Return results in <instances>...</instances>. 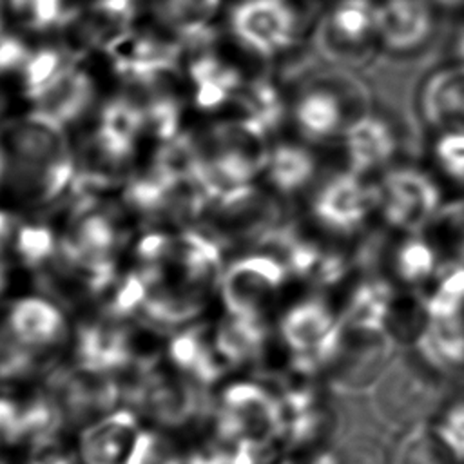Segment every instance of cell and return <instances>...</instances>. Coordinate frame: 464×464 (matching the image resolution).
<instances>
[{"label": "cell", "instance_id": "6da1fadb", "mask_svg": "<svg viewBox=\"0 0 464 464\" xmlns=\"http://www.w3.org/2000/svg\"><path fill=\"white\" fill-rule=\"evenodd\" d=\"M0 187L27 207H47L74 192L78 161L65 127L31 111L0 125Z\"/></svg>", "mask_w": 464, "mask_h": 464}, {"label": "cell", "instance_id": "7a4b0ae2", "mask_svg": "<svg viewBox=\"0 0 464 464\" xmlns=\"http://www.w3.org/2000/svg\"><path fill=\"white\" fill-rule=\"evenodd\" d=\"M283 430L281 404L261 386L237 382L221 395L219 437L228 444H270Z\"/></svg>", "mask_w": 464, "mask_h": 464}, {"label": "cell", "instance_id": "3957f363", "mask_svg": "<svg viewBox=\"0 0 464 464\" xmlns=\"http://www.w3.org/2000/svg\"><path fill=\"white\" fill-rule=\"evenodd\" d=\"M228 22L234 40L259 58L285 51L297 31V16L288 0H239Z\"/></svg>", "mask_w": 464, "mask_h": 464}, {"label": "cell", "instance_id": "277c9868", "mask_svg": "<svg viewBox=\"0 0 464 464\" xmlns=\"http://www.w3.org/2000/svg\"><path fill=\"white\" fill-rule=\"evenodd\" d=\"M286 272V265L274 254H248L236 259L219 277V292L228 314L259 317Z\"/></svg>", "mask_w": 464, "mask_h": 464}, {"label": "cell", "instance_id": "5b68a950", "mask_svg": "<svg viewBox=\"0 0 464 464\" xmlns=\"http://www.w3.org/2000/svg\"><path fill=\"white\" fill-rule=\"evenodd\" d=\"M384 219L406 230L431 223L440 208V192L431 178L415 169H395L377 187Z\"/></svg>", "mask_w": 464, "mask_h": 464}, {"label": "cell", "instance_id": "8992f818", "mask_svg": "<svg viewBox=\"0 0 464 464\" xmlns=\"http://www.w3.org/2000/svg\"><path fill=\"white\" fill-rule=\"evenodd\" d=\"M377 203V188L350 170L334 176L319 188L312 201V214L328 230L350 232L368 218Z\"/></svg>", "mask_w": 464, "mask_h": 464}, {"label": "cell", "instance_id": "52a82bcc", "mask_svg": "<svg viewBox=\"0 0 464 464\" xmlns=\"http://www.w3.org/2000/svg\"><path fill=\"white\" fill-rule=\"evenodd\" d=\"M437 399V386L417 366L397 362L377 390V408L395 424H413L426 415Z\"/></svg>", "mask_w": 464, "mask_h": 464}, {"label": "cell", "instance_id": "ba28073f", "mask_svg": "<svg viewBox=\"0 0 464 464\" xmlns=\"http://www.w3.org/2000/svg\"><path fill=\"white\" fill-rule=\"evenodd\" d=\"M132 401L167 426L185 424L199 408V397L187 381L170 373H161L154 364L143 370L132 393Z\"/></svg>", "mask_w": 464, "mask_h": 464}, {"label": "cell", "instance_id": "9c48e42d", "mask_svg": "<svg viewBox=\"0 0 464 464\" xmlns=\"http://www.w3.org/2000/svg\"><path fill=\"white\" fill-rule=\"evenodd\" d=\"M141 431L136 417L127 410L98 419L80 435L83 464H130Z\"/></svg>", "mask_w": 464, "mask_h": 464}, {"label": "cell", "instance_id": "30bf717a", "mask_svg": "<svg viewBox=\"0 0 464 464\" xmlns=\"http://www.w3.org/2000/svg\"><path fill=\"white\" fill-rule=\"evenodd\" d=\"M377 36V4L372 0H339L323 22L319 45L332 56H348Z\"/></svg>", "mask_w": 464, "mask_h": 464}, {"label": "cell", "instance_id": "8fae6325", "mask_svg": "<svg viewBox=\"0 0 464 464\" xmlns=\"http://www.w3.org/2000/svg\"><path fill=\"white\" fill-rule=\"evenodd\" d=\"M96 98L94 80L87 71L69 63L34 100L36 112L67 127L80 120Z\"/></svg>", "mask_w": 464, "mask_h": 464}, {"label": "cell", "instance_id": "7c38bea8", "mask_svg": "<svg viewBox=\"0 0 464 464\" xmlns=\"http://www.w3.org/2000/svg\"><path fill=\"white\" fill-rule=\"evenodd\" d=\"M346 98L330 85H310L294 105V120L301 134L314 141H324L350 125Z\"/></svg>", "mask_w": 464, "mask_h": 464}, {"label": "cell", "instance_id": "4fadbf2b", "mask_svg": "<svg viewBox=\"0 0 464 464\" xmlns=\"http://www.w3.org/2000/svg\"><path fill=\"white\" fill-rule=\"evenodd\" d=\"M430 31L431 11L424 0H382L377 4V36L388 49H415Z\"/></svg>", "mask_w": 464, "mask_h": 464}, {"label": "cell", "instance_id": "5bb4252c", "mask_svg": "<svg viewBox=\"0 0 464 464\" xmlns=\"http://www.w3.org/2000/svg\"><path fill=\"white\" fill-rule=\"evenodd\" d=\"M424 118L442 132H464V63L435 72L424 85Z\"/></svg>", "mask_w": 464, "mask_h": 464}, {"label": "cell", "instance_id": "9a60e30c", "mask_svg": "<svg viewBox=\"0 0 464 464\" xmlns=\"http://www.w3.org/2000/svg\"><path fill=\"white\" fill-rule=\"evenodd\" d=\"M7 321L13 337L29 350L56 344L65 330L60 308L44 297L18 299L11 306Z\"/></svg>", "mask_w": 464, "mask_h": 464}, {"label": "cell", "instance_id": "2e32d148", "mask_svg": "<svg viewBox=\"0 0 464 464\" xmlns=\"http://www.w3.org/2000/svg\"><path fill=\"white\" fill-rule=\"evenodd\" d=\"M344 149L350 170L362 174L382 167L395 150V136L388 123L361 116L344 129Z\"/></svg>", "mask_w": 464, "mask_h": 464}, {"label": "cell", "instance_id": "e0dca14e", "mask_svg": "<svg viewBox=\"0 0 464 464\" xmlns=\"http://www.w3.org/2000/svg\"><path fill=\"white\" fill-rule=\"evenodd\" d=\"M281 334L286 344L297 352L303 361H312L314 353L323 355L330 344V317L315 303H304L292 308L283 323Z\"/></svg>", "mask_w": 464, "mask_h": 464}, {"label": "cell", "instance_id": "ac0fdd59", "mask_svg": "<svg viewBox=\"0 0 464 464\" xmlns=\"http://www.w3.org/2000/svg\"><path fill=\"white\" fill-rule=\"evenodd\" d=\"M268 181L283 194H292L301 190L315 172L314 156L292 143H281L268 152L265 165Z\"/></svg>", "mask_w": 464, "mask_h": 464}, {"label": "cell", "instance_id": "d6986e66", "mask_svg": "<svg viewBox=\"0 0 464 464\" xmlns=\"http://www.w3.org/2000/svg\"><path fill=\"white\" fill-rule=\"evenodd\" d=\"M216 339L223 355L234 364L259 355L265 344V330L259 317L232 315L216 326Z\"/></svg>", "mask_w": 464, "mask_h": 464}, {"label": "cell", "instance_id": "ffe728a7", "mask_svg": "<svg viewBox=\"0 0 464 464\" xmlns=\"http://www.w3.org/2000/svg\"><path fill=\"white\" fill-rule=\"evenodd\" d=\"M71 62L53 47L31 51L25 65L22 67L24 94L33 102Z\"/></svg>", "mask_w": 464, "mask_h": 464}, {"label": "cell", "instance_id": "44dd1931", "mask_svg": "<svg viewBox=\"0 0 464 464\" xmlns=\"http://www.w3.org/2000/svg\"><path fill=\"white\" fill-rule=\"evenodd\" d=\"M56 241L51 228L45 225H20L13 237V246L20 261L34 270L44 268L56 254Z\"/></svg>", "mask_w": 464, "mask_h": 464}, {"label": "cell", "instance_id": "7402d4cb", "mask_svg": "<svg viewBox=\"0 0 464 464\" xmlns=\"http://www.w3.org/2000/svg\"><path fill=\"white\" fill-rule=\"evenodd\" d=\"M393 464H459V460L437 433L419 428L406 435Z\"/></svg>", "mask_w": 464, "mask_h": 464}, {"label": "cell", "instance_id": "603a6c76", "mask_svg": "<svg viewBox=\"0 0 464 464\" xmlns=\"http://www.w3.org/2000/svg\"><path fill=\"white\" fill-rule=\"evenodd\" d=\"M9 11L29 29L47 31L72 20L65 0H7Z\"/></svg>", "mask_w": 464, "mask_h": 464}, {"label": "cell", "instance_id": "cb8c5ba5", "mask_svg": "<svg viewBox=\"0 0 464 464\" xmlns=\"http://www.w3.org/2000/svg\"><path fill=\"white\" fill-rule=\"evenodd\" d=\"M397 266L406 279L424 277L433 266V252L424 241L410 239L397 254Z\"/></svg>", "mask_w": 464, "mask_h": 464}, {"label": "cell", "instance_id": "d4e9b609", "mask_svg": "<svg viewBox=\"0 0 464 464\" xmlns=\"http://www.w3.org/2000/svg\"><path fill=\"white\" fill-rule=\"evenodd\" d=\"M435 156L446 174L464 181V132H442Z\"/></svg>", "mask_w": 464, "mask_h": 464}, {"label": "cell", "instance_id": "484cf974", "mask_svg": "<svg viewBox=\"0 0 464 464\" xmlns=\"http://www.w3.org/2000/svg\"><path fill=\"white\" fill-rule=\"evenodd\" d=\"M431 223L439 227V230L444 232L451 241H455L457 254L464 263V199L440 207Z\"/></svg>", "mask_w": 464, "mask_h": 464}, {"label": "cell", "instance_id": "4316f807", "mask_svg": "<svg viewBox=\"0 0 464 464\" xmlns=\"http://www.w3.org/2000/svg\"><path fill=\"white\" fill-rule=\"evenodd\" d=\"M439 439L444 442V446L453 453L457 460L464 459V402L455 404L444 413L442 422L439 426Z\"/></svg>", "mask_w": 464, "mask_h": 464}, {"label": "cell", "instance_id": "83f0119b", "mask_svg": "<svg viewBox=\"0 0 464 464\" xmlns=\"http://www.w3.org/2000/svg\"><path fill=\"white\" fill-rule=\"evenodd\" d=\"M339 464H388V459L377 440L359 435L346 442Z\"/></svg>", "mask_w": 464, "mask_h": 464}, {"label": "cell", "instance_id": "f1b7e54d", "mask_svg": "<svg viewBox=\"0 0 464 464\" xmlns=\"http://www.w3.org/2000/svg\"><path fill=\"white\" fill-rule=\"evenodd\" d=\"M27 464H72V455L53 433L31 444Z\"/></svg>", "mask_w": 464, "mask_h": 464}, {"label": "cell", "instance_id": "f546056e", "mask_svg": "<svg viewBox=\"0 0 464 464\" xmlns=\"http://www.w3.org/2000/svg\"><path fill=\"white\" fill-rule=\"evenodd\" d=\"M29 54L31 49L24 40L4 33L0 36V74L22 71Z\"/></svg>", "mask_w": 464, "mask_h": 464}, {"label": "cell", "instance_id": "4dcf8cb0", "mask_svg": "<svg viewBox=\"0 0 464 464\" xmlns=\"http://www.w3.org/2000/svg\"><path fill=\"white\" fill-rule=\"evenodd\" d=\"M16 221H14V216H11L9 212L5 210H0V250L7 245V243H13V237L16 234Z\"/></svg>", "mask_w": 464, "mask_h": 464}, {"label": "cell", "instance_id": "1f68e13d", "mask_svg": "<svg viewBox=\"0 0 464 464\" xmlns=\"http://www.w3.org/2000/svg\"><path fill=\"white\" fill-rule=\"evenodd\" d=\"M5 285H7V268L0 259V294L5 290Z\"/></svg>", "mask_w": 464, "mask_h": 464}, {"label": "cell", "instance_id": "d6a6232c", "mask_svg": "<svg viewBox=\"0 0 464 464\" xmlns=\"http://www.w3.org/2000/svg\"><path fill=\"white\" fill-rule=\"evenodd\" d=\"M5 111H7V98H5V94L0 92V123H2V118H4Z\"/></svg>", "mask_w": 464, "mask_h": 464}, {"label": "cell", "instance_id": "836d02e7", "mask_svg": "<svg viewBox=\"0 0 464 464\" xmlns=\"http://www.w3.org/2000/svg\"><path fill=\"white\" fill-rule=\"evenodd\" d=\"M7 4V0H0V36L5 33L4 31V5Z\"/></svg>", "mask_w": 464, "mask_h": 464}, {"label": "cell", "instance_id": "e575fe53", "mask_svg": "<svg viewBox=\"0 0 464 464\" xmlns=\"http://www.w3.org/2000/svg\"><path fill=\"white\" fill-rule=\"evenodd\" d=\"M459 54H460V58L464 60V33H462L460 38H459Z\"/></svg>", "mask_w": 464, "mask_h": 464}, {"label": "cell", "instance_id": "d590c367", "mask_svg": "<svg viewBox=\"0 0 464 464\" xmlns=\"http://www.w3.org/2000/svg\"><path fill=\"white\" fill-rule=\"evenodd\" d=\"M0 464H4V462H2V460H0Z\"/></svg>", "mask_w": 464, "mask_h": 464}]
</instances>
